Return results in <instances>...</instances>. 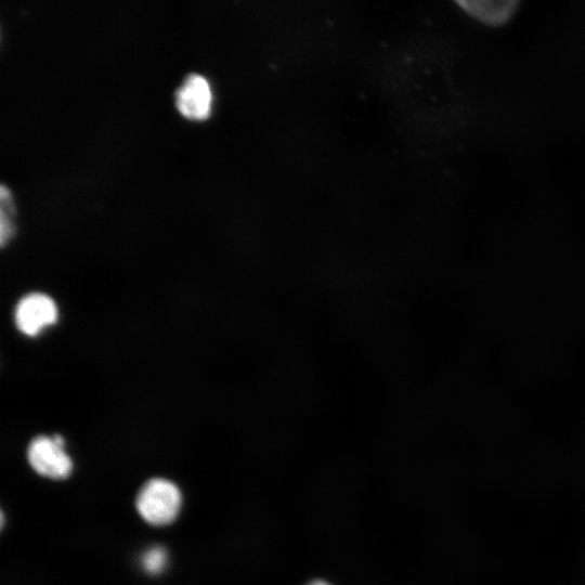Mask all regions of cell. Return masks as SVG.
<instances>
[{
    "label": "cell",
    "mask_w": 585,
    "mask_h": 585,
    "mask_svg": "<svg viewBox=\"0 0 585 585\" xmlns=\"http://www.w3.org/2000/svg\"><path fill=\"white\" fill-rule=\"evenodd\" d=\"M58 317L54 300L40 292H34L20 300L15 310L17 328L26 336L39 335L46 327L53 325Z\"/></svg>",
    "instance_id": "3957f363"
},
{
    "label": "cell",
    "mask_w": 585,
    "mask_h": 585,
    "mask_svg": "<svg viewBox=\"0 0 585 585\" xmlns=\"http://www.w3.org/2000/svg\"><path fill=\"white\" fill-rule=\"evenodd\" d=\"M309 585H329V584H327V583H325L323 581H315V582L310 583Z\"/></svg>",
    "instance_id": "ba28073f"
},
{
    "label": "cell",
    "mask_w": 585,
    "mask_h": 585,
    "mask_svg": "<svg viewBox=\"0 0 585 585\" xmlns=\"http://www.w3.org/2000/svg\"><path fill=\"white\" fill-rule=\"evenodd\" d=\"M28 463L39 474L52 479H64L72 471V459L64 451L61 435L36 437L27 448Z\"/></svg>",
    "instance_id": "7a4b0ae2"
},
{
    "label": "cell",
    "mask_w": 585,
    "mask_h": 585,
    "mask_svg": "<svg viewBox=\"0 0 585 585\" xmlns=\"http://www.w3.org/2000/svg\"><path fill=\"white\" fill-rule=\"evenodd\" d=\"M212 93L205 77L190 74L176 92L178 110L186 118L206 119L211 109Z\"/></svg>",
    "instance_id": "277c9868"
},
{
    "label": "cell",
    "mask_w": 585,
    "mask_h": 585,
    "mask_svg": "<svg viewBox=\"0 0 585 585\" xmlns=\"http://www.w3.org/2000/svg\"><path fill=\"white\" fill-rule=\"evenodd\" d=\"M181 502V493L176 484L166 479L154 478L139 491L135 506L147 523L162 526L174 521Z\"/></svg>",
    "instance_id": "6da1fadb"
},
{
    "label": "cell",
    "mask_w": 585,
    "mask_h": 585,
    "mask_svg": "<svg viewBox=\"0 0 585 585\" xmlns=\"http://www.w3.org/2000/svg\"><path fill=\"white\" fill-rule=\"evenodd\" d=\"M465 9L477 20L485 24H502L511 15L512 2H466Z\"/></svg>",
    "instance_id": "5b68a950"
},
{
    "label": "cell",
    "mask_w": 585,
    "mask_h": 585,
    "mask_svg": "<svg viewBox=\"0 0 585 585\" xmlns=\"http://www.w3.org/2000/svg\"><path fill=\"white\" fill-rule=\"evenodd\" d=\"M0 237L1 245L4 246L14 233V224L12 221L14 206L10 190L3 184L0 187Z\"/></svg>",
    "instance_id": "8992f818"
},
{
    "label": "cell",
    "mask_w": 585,
    "mask_h": 585,
    "mask_svg": "<svg viewBox=\"0 0 585 585\" xmlns=\"http://www.w3.org/2000/svg\"><path fill=\"white\" fill-rule=\"evenodd\" d=\"M166 563L167 552L160 546L148 549L142 557V566L151 574L160 573L165 569Z\"/></svg>",
    "instance_id": "52a82bcc"
}]
</instances>
